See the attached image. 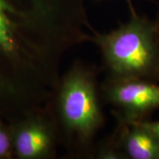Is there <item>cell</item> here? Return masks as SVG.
Masks as SVG:
<instances>
[{"label":"cell","instance_id":"cell-11","mask_svg":"<svg viewBox=\"0 0 159 159\" xmlns=\"http://www.w3.org/2000/svg\"><path fill=\"white\" fill-rule=\"evenodd\" d=\"M126 1H128V3H131V2H130L131 0H126Z\"/></svg>","mask_w":159,"mask_h":159},{"label":"cell","instance_id":"cell-8","mask_svg":"<svg viewBox=\"0 0 159 159\" xmlns=\"http://www.w3.org/2000/svg\"><path fill=\"white\" fill-rule=\"evenodd\" d=\"M13 156L14 152L10 126L0 119V159L11 158Z\"/></svg>","mask_w":159,"mask_h":159},{"label":"cell","instance_id":"cell-7","mask_svg":"<svg viewBox=\"0 0 159 159\" xmlns=\"http://www.w3.org/2000/svg\"><path fill=\"white\" fill-rule=\"evenodd\" d=\"M93 156L99 159H126L113 134L95 145Z\"/></svg>","mask_w":159,"mask_h":159},{"label":"cell","instance_id":"cell-2","mask_svg":"<svg viewBox=\"0 0 159 159\" xmlns=\"http://www.w3.org/2000/svg\"><path fill=\"white\" fill-rule=\"evenodd\" d=\"M99 72L95 66L75 61L60 77L47 102L60 143L73 156H93L95 138L104 126Z\"/></svg>","mask_w":159,"mask_h":159},{"label":"cell","instance_id":"cell-3","mask_svg":"<svg viewBox=\"0 0 159 159\" xmlns=\"http://www.w3.org/2000/svg\"><path fill=\"white\" fill-rule=\"evenodd\" d=\"M129 4L130 19L108 33L93 29L90 41L100 50L108 78L159 82V34L155 21L140 16Z\"/></svg>","mask_w":159,"mask_h":159},{"label":"cell","instance_id":"cell-5","mask_svg":"<svg viewBox=\"0 0 159 159\" xmlns=\"http://www.w3.org/2000/svg\"><path fill=\"white\" fill-rule=\"evenodd\" d=\"M103 102L110 105L114 116L129 121L149 119L159 109V85L149 81L105 77L100 85Z\"/></svg>","mask_w":159,"mask_h":159},{"label":"cell","instance_id":"cell-10","mask_svg":"<svg viewBox=\"0 0 159 159\" xmlns=\"http://www.w3.org/2000/svg\"><path fill=\"white\" fill-rule=\"evenodd\" d=\"M155 24H156V27L157 31H158V33L159 34V12L158 13V16H157L156 19L155 20Z\"/></svg>","mask_w":159,"mask_h":159},{"label":"cell","instance_id":"cell-6","mask_svg":"<svg viewBox=\"0 0 159 159\" xmlns=\"http://www.w3.org/2000/svg\"><path fill=\"white\" fill-rule=\"evenodd\" d=\"M117 125L114 134L126 159H159V141L139 122L114 116Z\"/></svg>","mask_w":159,"mask_h":159},{"label":"cell","instance_id":"cell-4","mask_svg":"<svg viewBox=\"0 0 159 159\" xmlns=\"http://www.w3.org/2000/svg\"><path fill=\"white\" fill-rule=\"evenodd\" d=\"M9 126L13 152L19 158L43 159L55 156L60 140L47 106L33 109L12 119Z\"/></svg>","mask_w":159,"mask_h":159},{"label":"cell","instance_id":"cell-9","mask_svg":"<svg viewBox=\"0 0 159 159\" xmlns=\"http://www.w3.org/2000/svg\"><path fill=\"white\" fill-rule=\"evenodd\" d=\"M136 122H139L142 125H144L145 128L150 130L159 141V120L151 121L150 119H146V120L136 121Z\"/></svg>","mask_w":159,"mask_h":159},{"label":"cell","instance_id":"cell-1","mask_svg":"<svg viewBox=\"0 0 159 159\" xmlns=\"http://www.w3.org/2000/svg\"><path fill=\"white\" fill-rule=\"evenodd\" d=\"M91 29L84 0H0V102L52 86L66 52Z\"/></svg>","mask_w":159,"mask_h":159}]
</instances>
